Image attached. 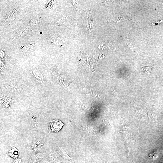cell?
Here are the masks:
<instances>
[{"mask_svg":"<svg viewBox=\"0 0 163 163\" xmlns=\"http://www.w3.org/2000/svg\"><path fill=\"white\" fill-rule=\"evenodd\" d=\"M163 22V19L156 21V22L153 23L152 24L153 25L158 24H159Z\"/></svg>","mask_w":163,"mask_h":163,"instance_id":"cell-13","label":"cell"},{"mask_svg":"<svg viewBox=\"0 0 163 163\" xmlns=\"http://www.w3.org/2000/svg\"><path fill=\"white\" fill-rule=\"evenodd\" d=\"M128 19L129 18L127 16L124 15H120L111 16L109 18V20L111 22H119Z\"/></svg>","mask_w":163,"mask_h":163,"instance_id":"cell-5","label":"cell"},{"mask_svg":"<svg viewBox=\"0 0 163 163\" xmlns=\"http://www.w3.org/2000/svg\"><path fill=\"white\" fill-rule=\"evenodd\" d=\"M22 160L21 159L18 158L15 159L13 161V163H21Z\"/></svg>","mask_w":163,"mask_h":163,"instance_id":"cell-12","label":"cell"},{"mask_svg":"<svg viewBox=\"0 0 163 163\" xmlns=\"http://www.w3.org/2000/svg\"><path fill=\"white\" fill-rule=\"evenodd\" d=\"M158 155V154L157 152L154 151L149 154L148 157L149 158L152 159H155L157 158Z\"/></svg>","mask_w":163,"mask_h":163,"instance_id":"cell-11","label":"cell"},{"mask_svg":"<svg viewBox=\"0 0 163 163\" xmlns=\"http://www.w3.org/2000/svg\"><path fill=\"white\" fill-rule=\"evenodd\" d=\"M1 107L3 110H10L12 106V101L7 96L2 95L0 97Z\"/></svg>","mask_w":163,"mask_h":163,"instance_id":"cell-3","label":"cell"},{"mask_svg":"<svg viewBox=\"0 0 163 163\" xmlns=\"http://www.w3.org/2000/svg\"></svg>","mask_w":163,"mask_h":163,"instance_id":"cell-14","label":"cell"},{"mask_svg":"<svg viewBox=\"0 0 163 163\" xmlns=\"http://www.w3.org/2000/svg\"><path fill=\"white\" fill-rule=\"evenodd\" d=\"M33 74L37 82L40 83H42L43 81V78L42 74L39 71L34 69L33 71Z\"/></svg>","mask_w":163,"mask_h":163,"instance_id":"cell-9","label":"cell"},{"mask_svg":"<svg viewBox=\"0 0 163 163\" xmlns=\"http://www.w3.org/2000/svg\"><path fill=\"white\" fill-rule=\"evenodd\" d=\"M49 133L51 132H57L60 131L63 126L66 123H64L60 120L55 119L49 120L47 122Z\"/></svg>","mask_w":163,"mask_h":163,"instance_id":"cell-2","label":"cell"},{"mask_svg":"<svg viewBox=\"0 0 163 163\" xmlns=\"http://www.w3.org/2000/svg\"><path fill=\"white\" fill-rule=\"evenodd\" d=\"M31 149L33 153H42L45 150L44 144L39 140H34L31 145Z\"/></svg>","mask_w":163,"mask_h":163,"instance_id":"cell-4","label":"cell"},{"mask_svg":"<svg viewBox=\"0 0 163 163\" xmlns=\"http://www.w3.org/2000/svg\"><path fill=\"white\" fill-rule=\"evenodd\" d=\"M153 66H149L144 67L141 68V69L143 71L148 75H149L152 67Z\"/></svg>","mask_w":163,"mask_h":163,"instance_id":"cell-10","label":"cell"},{"mask_svg":"<svg viewBox=\"0 0 163 163\" xmlns=\"http://www.w3.org/2000/svg\"><path fill=\"white\" fill-rule=\"evenodd\" d=\"M42 154V153H33L31 156L30 163H37L41 158Z\"/></svg>","mask_w":163,"mask_h":163,"instance_id":"cell-7","label":"cell"},{"mask_svg":"<svg viewBox=\"0 0 163 163\" xmlns=\"http://www.w3.org/2000/svg\"><path fill=\"white\" fill-rule=\"evenodd\" d=\"M10 146L11 149L9 151L8 155L14 159H17L19 153V150L13 146L10 145Z\"/></svg>","mask_w":163,"mask_h":163,"instance_id":"cell-6","label":"cell"},{"mask_svg":"<svg viewBox=\"0 0 163 163\" xmlns=\"http://www.w3.org/2000/svg\"><path fill=\"white\" fill-rule=\"evenodd\" d=\"M74 123L78 127L83 136L89 137L95 135L96 131L92 127L80 122Z\"/></svg>","mask_w":163,"mask_h":163,"instance_id":"cell-1","label":"cell"},{"mask_svg":"<svg viewBox=\"0 0 163 163\" xmlns=\"http://www.w3.org/2000/svg\"><path fill=\"white\" fill-rule=\"evenodd\" d=\"M59 153L64 159L69 161H72L73 160L67 155L64 149L62 147H59L58 148Z\"/></svg>","mask_w":163,"mask_h":163,"instance_id":"cell-8","label":"cell"}]
</instances>
